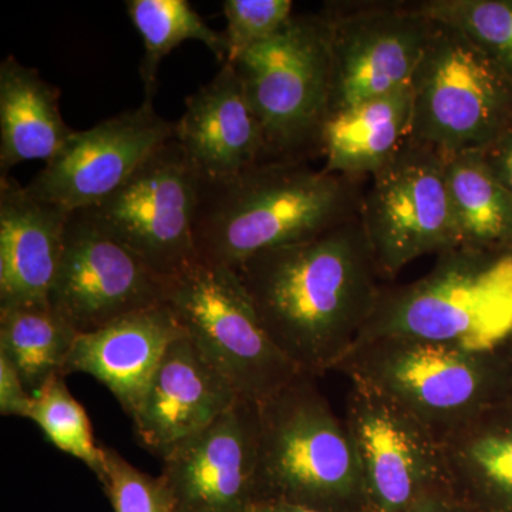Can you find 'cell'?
Instances as JSON below:
<instances>
[{"label":"cell","mask_w":512,"mask_h":512,"mask_svg":"<svg viewBox=\"0 0 512 512\" xmlns=\"http://www.w3.org/2000/svg\"><path fill=\"white\" fill-rule=\"evenodd\" d=\"M380 338L500 349L512 338V255L460 245L423 278L383 288L356 345Z\"/></svg>","instance_id":"obj_4"},{"label":"cell","mask_w":512,"mask_h":512,"mask_svg":"<svg viewBox=\"0 0 512 512\" xmlns=\"http://www.w3.org/2000/svg\"><path fill=\"white\" fill-rule=\"evenodd\" d=\"M126 8L144 43L140 77L147 101L156 97L158 67L181 43L200 42L222 64L227 62L229 47L225 33L211 29L187 0H128Z\"/></svg>","instance_id":"obj_25"},{"label":"cell","mask_w":512,"mask_h":512,"mask_svg":"<svg viewBox=\"0 0 512 512\" xmlns=\"http://www.w3.org/2000/svg\"><path fill=\"white\" fill-rule=\"evenodd\" d=\"M292 9L291 0H225L227 62H235L247 50L281 32L292 19Z\"/></svg>","instance_id":"obj_29"},{"label":"cell","mask_w":512,"mask_h":512,"mask_svg":"<svg viewBox=\"0 0 512 512\" xmlns=\"http://www.w3.org/2000/svg\"><path fill=\"white\" fill-rule=\"evenodd\" d=\"M168 281L97 224L70 212L49 305L79 333L94 332L167 299Z\"/></svg>","instance_id":"obj_12"},{"label":"cell","mask_w":512,"mask_h":512,"mask_svg":"<svg viewBox=\"0 0 512 512\" xmlns=\"http://www.w3.org/2000/svg\"><path fill=\"white\" fill-rule=\"evenodd\" d=\"M473 508L456 497L448 487L440 488L421 498L406 512H471Z\"/></svg>","instance_id":"obj_32"},{"label":"cell","mask_w":512,"mask_h":512,"mask_svg":"<svg viewBox=\"0 0 512 512\" xmlns=\"http://www.w3.org/2000/svg\"><path fill=\"white\" fill-rule=\"evenodd\" d=\"M80 333L50 305L0 309V352L22 376L35 396L64 366Z\"/></svg>","instance_id":"obj_24"},{"label":"cell","mask_w":512,"mask_h":512,"mask_svg":"<svg viewBox=\"0 0 512 512\" xmlns=\"http://www.w3.org/2000/svg\"><path fill=\"white\" fill-rule=\"evenodd\" d=\"M508 254L512 255V247L510 248V251H508Z\"/></svg>","instance_id":"obj_34"},{"label":"cell","mask_w":512,"mask_h":512,"mask_svg":"<svg viewBox=\"0 0 512 512\" xmlns=\"http://www.w3.org/2000/svg\"><path fill=\"white\" fill-rule=\"evenodd\" d=\"M183 333L167 303L131 313L94 332L80 333L64 366V377L84 373L99 380L131 419L165 352Z\"/></svg>","instance_id":"obj_19"},{"label":"cell","mask_w":512,"mask_h":512,"mask_svg":"<svg viewBox=\"0 0 512 512\" xmlns=\"http://www.w3.org/2000/svg\"><path fill=\"white\" fill-rule=\"evenodd\" d=\"M33 394L5 353L0 352V414L28 419Z\"/></svg>","instance_id":"obj_30"},{"label":"cell","mask_w":512,"mask_h":512,"mask_svg":"<svg viewBox=\"0 0 512 512\" xmlns=\"http://www.w3.org/2000/svg\"><path fill=\"white\" fill-rule=\"evenodd\" d=\"M505 404L478 414L440 441L448 490L474 510L512 504V414Z\"/></svg>","instance_id":"obj_22"},{"label":"cell","mask_w":512,"mask_h":512,"mask_svg":"<svg viewBox=\"0 0 512 512\" xmlns=\"http://www.w3.org/2000/svg\"><path fill=\"white\" fill-rule=\"evenodd\" d=\"M200 175L175 140L158 148L120 190L86 208L107 234L165 279L198 264Z\"/></svg>","instance_id":"obj_10"},{"label":"cell","mask_w":512,"mask_h":512,"mask_svg":"<svg viewBox=\"0 0 512 512\" xmlns=\"http://www.w3.org/2000/svg\"><path fill=\"white\" fill-rule=\"evenodd\" d=\"M448 195L463 247L508 252L512 247V195L481 151L446 157Z\"/></svg>","instance_id":"obj_23"},{"label":"cell","mask_w":512,"mask_h":512,"mask_svg":"<svg viewBox=\"0 0 512 512\" xmlns=\"http://www.w3.org/2000/svg\"><path fill=\"white\" fill-rule=\"evenodd\" d=\"M481 153L495 177L512 195V124Z\"/></svg>","instance_id":"obj_31"},{"label":"cell","mask_w":512,"mask_h":512,"mask_svg":"<svg viewBox=\"0 0 512 512\" xmlns=\"http://www.w3.org/2000/svg\"><path fill=\"white\" fill-rule=\"evenodd\" d=\"M174 140L205 183L231 180L264 161L261 123L231 63L185 99Z\"/></svg>","instance_id":"obj_17"},{"label":"cell","mask_w":512,"mask_h":512,"mask_svg":"<svg viewBox=\"0 0 512 512\" xmlns=\"http://www.w3.org/2000/svg\"><path fill=\"white\" fill-rule=\"evenodd\" d=\"M174 136L175 123L157 113L154 101L144 100L136 110L73 131L26 188L69 212L96 207Z\"/></svg>","instance_id":"obj_14"},{"label":"cell","mask_w":512,"mask_h":512,"mask_svg":"<svg viewBox=\"0 0 512 512\" xmlns=\"http://www.w3.org/2000/svg\"><path fill=\"white\" fill-rule=\"evenodd\" d=\"M370 178L359 221L383 279L421 256L460 247L443 154L409 138Z\"/></svg>","instance_id":"obj_9"},{"label":"cell","mask_w":512,"mask_h":512,"mask_svg":"<svg viewBox=\"0 0 512 512\" xmlns=\"http://www.w3.org/2000/svg\"><path fill=\"white\" fill-rule=\"evenodd\" d=\"M329 117L410 86L433 22L413 6L357 3L328 6Z\"/></svg>","instance_id":"obj_11"},{"label":"cell","mask_w":512,"mask_h":512,"mask_svg":"<svg viewBox=\"0 0 512 512\" xmlns=\"http://www.w3.org/2000/svg\"><path fill=\"white\" fill-rule=\"evenodd\" d=\"M427 19L458 30L512 80L511 0H427Z\"/></svg>","instance_id":"obj_26"},{"label":"cell","mask_w":512,"mask_h":512,"mask_svg":"<svg viewBox=\"0 0 512 512\" xmlns=\"http://www.w3.org/2000/svg\"><path fill=\"white\" fill-rule=\"evenodd\" d=\"M60 92L33 67L0 63V175L25 161H49L74 130L64 123Z\"/></svg>","instance_id":"obj_21"},{"label":"cell","mask_w":512,"mask_h":512,"mask_svg":"<svg viewBox=\"0 0 512 512\" xmlns=\"http://www.w3.org/2000/svg\"><path fill=\"white\" fill-rule=\"evenodd\" d=\"M501 352L503 346L477 352L423 340L380 338L356 345L335 372L389 397L440 443L478 414L504 404L512 369Z\"/></svg>","instance_id":"obj_5"},{"label":"cell","mask_w":512,"mask_h":512,"mask_svg":"<svg viewBox=\"0 0 512 512\" xmlns=\"http://www.w3.org/2000/svg\"><path fill=\"white\" fill-rule=\"evenodd\" d=\"M359 180L308 161H266L227 181H201L195 247L205 265L235 269L359 217Z\"/></svg>","instance_id":"obj_2"},{"label":"cell","mask_w":512,"mask_h":512,"mask_svg":"<svg viewBox=\"0 0 512 512\" xmlns=\"http://www.w3.org/2000/svg\"><path fill=\"white\" fill-rule=\"evenodd\" d=\"M239 399L234 386L184 332L165 352L143 402L131 417L134 433L141 446L163 458Z\"/></svg>","instance_id":"obj_16"},{"label":"cell","mask_w":512,"mask_h":512,"mask_svg":"<svg viewBox=\"0 0 512 512\" xmlns=\"http://www.w3.org/2000/svg\"><path fill=\"white\" fill-rule=\"evenodd\" d=\"M349 382L345 423L369 512H406L447 487L440 443L431 431L373 387Z\"/></svg>","instance_id":"obj_13"},{"label":"cell","mask_w":512,"mask_h":512,"mask_svg":"<svg viewBox=\"0 0 512 512\" xmlns=\"http://www.w3.org/2000/svg\"><path fill=\"white\" fill-rule=\"evenodd\" d=\"M99 481L114 512H175L163 478L138 470L114 448L104 447V470Z\"/></svg>","instance_id":"obj_28"},{"label":"cell","mask_w":512,"mask_h":512,"mask_svg":"<svg viewBox=\"0 0 512 512\" xmlns=\"http://www.w3.org/2000/svg\"><path fill=\"white\" fill-rule=\"evenodd\" d=\"M315 380L301 372L259 404L256 503L369 511L348 426Z\"/></svg>","instance_id":"obj_3"},{"label":"cell","mask_w":512,"mask_h":512,"mask_svg":"<svg viewBox=\"0 0 512 512\" xmlns=\"http://www.w3.org/2000/svg\"><path fill=\"white\" fill-rule=\"evenodd\" d=\"M265 332L303 373L335 372L383 286L359 217L232 269Z\"/></svg>","instance_id":"obj_1"},{"label":"cell","mask_w":512,"mask_h":512,"mask_svg":"<svg viewBox=\"0 0 512 512\" xmlns=\"http://www.w3.org/2000/svg\"><path fill=\"white\" fill-rule=\"evenodd\" d=\"M412 117V84L329 117L319 140L322 170L356 180L372 177L409 140Z\"/></svg>","instance_id":"obj_20"},{"label":"cell","mask_w":512,"mask_h":512,"mask_svg":"<svg viewBox=\"0 0 512 512\" xmlns=\"http://www.w3.org/2000/svg\"><path fill=\"white\" fill-rule=\"evenodd\" d=\"M259 404L238 400L163 457L175 512H249L256 504Z\"/></svg>","instance_id":"obj_15"},{"label":"cell","mask_w":512,"mask_h":512,"mask_svg":"<svg viewBox=\"0 0 512 512\" xmlns=\"http://www.w3.org/2000/svg\"><path fill=\"white\" fill-rule=\"evenodd\" d=\"M29 420L63 453L79 458L101 478L104 447L96 444L93 427L82 404L67 389L63 376H55L33 396Z\"/></svg>","instance_id":"obj_27"},{"label":"cell","mask_w":512,"mask_h":512,"mask_svg":"<svg viewBox=\"0 0 512 512\" xmlns=\"http://www.w3.org/2000/svg\"><path fill=\"white\" fill-rule=\"evenodd\" d=\"M512 339V338H511Z\"/></svg>","instance_id":"obj_35"},{"label":"cell","mask_w":512,"mask_h":512,"mask_svg":"<svg viewBox=\"0 0 512 512\" xmlns=\"http://www.w3.org/2000/svg\"><path fill=\"white\" fill-rule=\"evenodd\" d=\"M410 84L409 138L444 157L483 151L512 124V80L450 26L433 22Z\"/></svg>","instance_id":"obj_7"},{"label":"cell","mask_w":512,"mask_h":512,"mask_svg":"<svg viewBox=\"0 0 512 512\" xmlns=\"http://www.w3.org/2000/svg\"><path fill=\"white\" fill-rule=\"evenodd\" d=\"M261 123L266 161H308L319 154L328 119L332 60L320 15L292 16L281 32L231 63Z\"/></svg>","instance_id":"obj_6"},{"label":"cell","mask_w":512,"mask_h":512,"mask_svg":"<svg viewBox=\"0 0 512 512\" xmlns=\"http://www.w3.org/2000/svg\"><path fill=\"white\" fill-rule=\"evenodd\" d=\"M181 328L239 396L261 404L301 373L265 332L232 269L198 262L168 281Z\"/></svg>","instance_id":"obj_8"},{"label":"cell","mask_w":512,"mask_h":512,"mask_svg":"<svg viewBox=\"0 0 512 512\" xmlns=\"http://www.w3.org/2000/svg\"><path fill=\"white\" fill-rule=\"evenodd\" d=\"M69 215L0 175V309L49 305Z\"/></svg>","instance_id":"obj_18"},{"label":"cell","mask_w":512,"mask_h":512,"mask_svg":"<svg viewBox=\"0 0 512 512\" xmlns=\"http://www.w3.org/2000/svg\"><path fill=\"white\" fill-rule=\"evenodd\" d=\"M249 512H338V511H325L318 510V508L303 507V505L286 504V503H256ZM369 512V511H359Z\"/></svg>","instance_id":"obj_33"}]
</instances>
